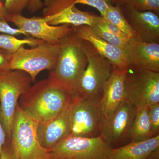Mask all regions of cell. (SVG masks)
<instances>
[{"label": "cell", "instance_id": "1", "mask_svg": "<svg viewBox=\"0 0 159 159\" xmlns=\"http://www.w3.org/2000/svg\"><path fill=\"white\" fill-rule=\"evenodd\" d=\"M74 99L70 89L48 78L31 85L20 97L18 104L31 118L43 123L64 111Z\"/></svg>", "mask_w": 159, "mask_h": 159}, {"label": "cell", "instance_id": "2", "mask_svg": "<svg viewBox=\"0 0 159 159\" xmlns=\"http://www.w3.org/2000/svg\"><path fill=\"white\" fill-rule=\"evenodd\" d=\"M88 64V59L82 44V40L74 32L60 43L57 63L50 71L49 79L65 86L74 94Z\"/></svg>", "mask_w": 159, "mask_h": 159}, {"label": "cell", "instance_id": "3", "mask_svg": "<svg viewBox=\"0 0 159 159\" xmlns=\"http://www.w3.org/2000/svg\"><path fill=\"white\" fill-rule=\"evenodd\" d=\"M32 83L31 77L24 71L7 68L0 70V122L9 140L19 100Z\"/></svg>", "mask_w": 159, "mask_h": 159}, {"label": "cell", "instance_id": "4", "mask_svg": "<svg viewBox=\"0 0 159 159\" xmlns=\"http://www.w3.org/2000/svg\"><path fill=\"white\" fill-rule=\"evenodd\" d=\"M82 44L87 57L88 64L76 87L74 99L100 100L113 67L90 43L82 40Z\"/></svg>", "mask_w": 159, "mask_h": 159}, {"label": "cell", "instance_id": "5", "mask_svg": "<svg viewBox=\"0 0 159 159\" xmlns=\"http://www.w3.org/2000/svg\"><path fill=\"white\" fill-rule=\"evenodd\" d=\"M39 122L17 105L11 129L10 142L20 159H49V151L40 144Z\"/></svg>", "mask_w": 159, "mask_h": 159}, {"label": "cell", "instance_id": "6", "mask_svg": "<svg viewBox=\"0 0 159 159\" xmlns=\"http://www.w3.org/2000/svg\"><path fill=\"white\" fill-rule=\"evenodd\" d=\"M59 52L60 44L54 45L43 42L30 48L22 46L11 54L7 69L26 72L31 77L32 82H34L42 71H51L54 68Z\"/></svg>", "mask_w": 159, "mask_h": 159}, {"label": "cell", "instance_id": "7", "mask_svg": "<svg viewBox=\"0 0 159 159\" xmlns=\"http://www.w3.org/2000/svg\"><path fill=\"white\" fill-rule=\"evenodd\" d=\"M112 148L101 135L93 138L69 135L49 151V158L109 159Z\"/></svg>", "mask_w": 159, "mask_h": 159}, {"label": "cell", "instance_id": "8", "mask_svg": "<svg viewBox=\"0 0 159 159\" xmlns=\"http://www.w3.org/2000/svg\"><path fill=\"white\" fill-rule=\"evenodd\" d=\"M100 99L75 98L70 106L71 134L93 138L101 135L103 121Z\"/></svg>", "mask_w": 159, "mask_h": 159}, {"label": "cell", "instance_id": "9", "mask_svg": "<svg viewBox=\"0 0 159 159\" xmlns=\"http://www.w3.org/2000/svg\"><path fill=\"white\" fill-rule=\"evenodd\" d=\"M124 100L136 108L159 103V73L128 69L124 84Z\"/></svg>", "mask_w": 159, "mask_h": 159}, {"label": "cell", "instance_id": "10", "mask_svg": "<svg viewBox=\"0 0 159 159\" xmlns=\"http://www.w3.org/2000/svg\"><path fill=\"white\" fill-rule=\"evenodd\" d=\"M76 0H44L43 2V17L51 25H68L92 27L100 16L81 11L77 8Z\"/></svg>", "mask_w": 159, "mask_h": 159}, {"label": "cell", "instance_id": "11", "mask_svg": "<svg viewBox=\"0 0 159 159\" xmlns=\"http://www.w3.org/2000/svg\"><path fill=\"white\" fill-rule=\"evenodd\" d=\"M10 22L29 36L51 44H59L63 40L74 32L73 26L68 25H51L42 17H25L21 14L8 15Z\"/></svg>", "mask_w": 159, "mask_h": 159}, {"label": "cell", "instance_id": "12", "mask_svg": "<svg viewBox=\"0 0 159 159\" xmlns=\"http://www.w3.org/2000/svg\"><path fill=\"white\" fill-rule=\"evenodd\" d=\"M136 110L134 106L124 100L104 122L101 136L111 147L112 144L130 139Z\"/></svg>", "mask_w": 159, "mask_h": 159}, {"label": "cell", "instance_id": "13", "mask_svg": "<svg viewBox=\"0 0 159 159\" xmlns=\"http://www.w3.org/2000/svg\"><path fill=\"white\" fill-rule=\"evenodd\" d=\"M125 51L128 69L159 73V43L143 42L134 36L129 39Z\"/></svg>", "mask_w": 159, "mask_h": 159}, {"label": "cell", "instance_id": "14", "mask_svg": "<svg viewBox=\"0 0 159 159\" xmlns=\"http://www.w3.org/2000/svg\"><path fill=\"white\" fill-rule=\"evenodd\" d=\"M135 36L143 42L159 43V17L152 11H140L125 4L120 6Z\"/></svg>", "mask_w": 159, "mask_h": 159}, {"label": "cell", "instance_id": "15", "mask_svg": "<svg viewBox=\"0 0 159 159\" xmlns=\"http://www.w3.org/2000/svg\"><path fill=\"white\" fill-rule=\"evenodd\" d=\"M74 33L83 40L90 43L98 52L108 60L113 67L128 69L129 62L126 51L115 47L96 35L87 25L73 26Z\"/></svg>", "mask_w": 159, "mask_h": 159}, {"label": "cell", "instance_id": "16", "mask_svg": "<svg viewBox=\"0 0 159 159\" xmlns=\"http://www.w3.org/2000/svg\"><path fill=\"white\" fill-rule=\"evenodd\" d=\"M128 70L113 68L100 100L104 123L124 100V84Z\"/></svg>", "mask_w": 159, "mask_h": 159}, {"label": "cell", "instance_id": "17", "mask_svg": "<svg viewBox=\"0 0 159 159\" xmlns=\"http://www.w3.org/2000/svg\"><path fill=\"white\" fill-rule=\"evenodd\" d=\"M70 106L53 119L39 123L37 133L40 144L48 151L71 134Z\"/></svg>", "mask_w": 159, "mask_h": 159}, {"label": "cell", "instance_id": "18", "mask_svg": "<svg viewBox=\"0 0 159 159\" xmlns=\"http://www.w3.org/2000/svg\"><path fill=\"white\" fill-rule=\"evenodd\" d=\"M159 134L139 142L112 148L109 159H147L159 150Z\"/></svg>", "mask_w": 159, "mask_h": 159}, {"label": "cell", "instance_id": "19", "mask_svg": "<svg viewBox=\"0 0 159 159\" xmlns=\"http://www.w3.org/2000/svg\"><path fill=\"white\" fill-rule=\"evenodd\" d=\"M148 116V107L136 108L131 130V142H139L155 136Z\"/></svg>", "mask_w": 159, "mask_h": 159}, {"label": "cell", "instance_id": "20", "mask_svg": "<svg viewBox=\"0 0 159 159\" xmlns=\"http://www.w3.org/2000/svg\"><path fill=\"white\" fill-rule=\"evenodd\" d=\"M44 42L29 36L24 39H19L14 35L7 34H0V49L10 54H14L20 48L26 45L34 47Z\"/></svg>", "mask_w": 159, "mask_h": 159}, {"label": "cell", "instance_id": "21", "mask_svg": "<svg viewBox=\"0 0 159 159\" xmlns=\"http://www.w3.org/2000/svg\"><path fill=\"white\" fill-rule=\"evenodd\" d=\"M102 17L116 26L129 38L135 36L134 31L122 13L120 6L111 4Z\"/></svg>", "mask_w": 159, "mask_h": 159}, {"label": "cell", "instance_id": "22", "mask_svg": "<svg viewBox=\"0 0 159 159\" xmlns=\"http://www.w3.org/2000/svg\"><path fill=\"white\" fill-rule=\"evenodd\" d=\"M104 18L100 16L98 22L91 27L96 35L117 48L126 50L129 40L122 39L113 34L105 28Z\"/></svg>", "mask_w": 159, "mask_h": 159}, {"label": "cell", "instance_id": "23", "mask_svg": "<svg viewBox=\"0 0 159 159\" xmlns=\"http://www.w3.org/2000/svg\"><path fill=\"white\" fill-rule=\"evenodd\" d=\"M127 5L140 11H159V0H129Z\"/></svg>", "mask_w": 159, "mask_h": 159}, {"label": "cell", "instance_id": "24", "mask_svg": "<svg viewBox=\"0 0 159 159\" xmlns=\"http://www.w3.org/2000/svg\"><path fill=\"white\" fill-rule=\"evenodd\" d=\"M29 2L30 0H5V8L7 14L8 15L21 14L28 7Z\"/></svg>", "mask_w": 159, "mask_h": 159}, {"label": "cell", "instance_id": "25", "mask_svg": "<svg viewBox=\"0 0 159 159\" xmlns=\"http://www.w3.org/2000/svg\"><path fill=\"white\" fill-rule=\"evenodd\" d=\"M75 4H84L93 7L99 11L102 17L104 16L110 6L112 4L111 0H76Z\"/></svg>", "mask_w": 159, "mask_h": 159}, {"label": "cell", "instance_id": "26", "mask_svg": "<svg viewBox=\"0 0 159 159\" xmlns=\"http://www.w3.org/2000/svg\"><path fill=\"white\" fill-rule=\"evenodd\" d=\"M148 116L155 135L159 133V103L148 107Z\"/></svg>", "mask_w": 159, "mask_h": 159}, {"label": "cell", "instance_id": "27", "mask_svg": "<svg viewBox=\"0 0 159 159\" xmlns=\"http://www.w3.org/2000/svg\"><path fill=\"white\" fill-rule=\"evenodd\" d=\"M0 32L14 36L24 35L26 37H29L28 34L20 29L11 27L6 21H0Z\"/></svg>", "mask_w": 159, "mask_h": 159}, {"label": "cell", "instance_id": "28", "mask_svg": "<svg viewBox=\"0 0 159 159\" xmlns=\"http://www.w3.org/2000/svg\"><path fill=\"white\" fill-rule=\"evenodd\" d=\"M103 23H104L105 28L110 32L112 33L113 34H115L116 36H118V37L123 39L129 40V39H130L125 33H123L122 31H121L120 29H118L116 26L111 24V23L109 22L108 21H107L104 19V20H103Z\"/></svg>", "mask_w": 159, "mask_h": 159}, {"label": "cell", "instance_id": "29", "mask_svg": "<svg viewBox=\"0 0 159 159\" xmlns=\"http://www.w3.org/2000/svg\"><path fill=\"white\" fill-rule=\"evenodd\" d=\"M0 159H20L13 150L11 142L10 145L3 147Z\"/></svg>", "mask_w": 159, "mask_h": 159}, {"label": "cell", "instance_id": "30", "mask_svg": "<svg viewBox=\"0 0 159 159\" xmlns=\"http://www.w3.org/2000/svg\"><path fill=\"white\" fill-rule=\"evenodd\" d=\"M11 54L0 49V70L7 68Z\"/></svg>", "mask_w": 159, "mask_h": 159}, {"label": "cell", "instance_id": "31", "mask_svg": "<svg viewBox=\"0 0 159 159\" xmlns=\"http://www.w3.org/2000/svg\"><path fill=\"white\" fill-rule=\"evenodd\" d=\"M43 8V2L41 0H30L27 9L30 13L37 12Z\"/></svg>", "mask_w": 159, "mask_h": 159}, {"label": "cell", "instance_id": "32", "mask_svg": "<svg viewBox=\"0 0 159 159\" xmlns=\"http://www.w3.org/2000/svg\"><path fill=\"white\" fill-rule=\"evenodd\" d=\"M7 136L2 125L0 122V158L2 152L3 147L6 144Z\"/></svg>", "mask_w": 159, "mask_h": 159}, {"label": "cell", "instance_id": "33", "mask_svg": "<svg viewBox=\"0 0 159 159\" xmlns=\"http://www.w3.org/2000/svg\"><path fill=\"white\" fill-rule=\"evenodd\" d=\"M5 4V0H0V21H6L8 17Z\"/></svg>", "mask_w": 159, "mask_h": 159}, {"label": "cell", "instance_id": "34", "mask_svg": "<svg viewBox=\"0 0 159 159\" xmlns=\"http://www.w3.org/2000/svg\"><path fill=\"white\" fill-rule=\"evenodd\" d=\"M129 0H111V3H113L115 6H121L127 4Z\"/></svg>", "mask_w": 159, "mask_h": 159}]
</instances>
